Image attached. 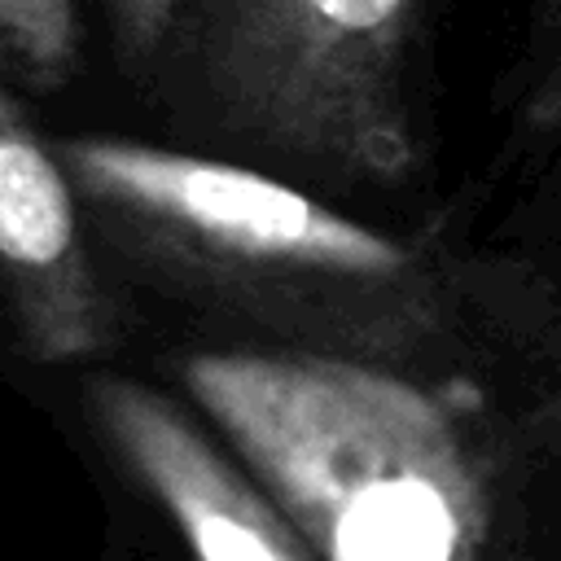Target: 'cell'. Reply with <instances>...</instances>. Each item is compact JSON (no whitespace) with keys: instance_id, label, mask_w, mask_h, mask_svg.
Masks as SVG:
<instances>
[{"instance_id":"obj_1","label":"cell","mask_w":561,"mask_h":561,"mask_svg":"<svg viewBox=\"0 0 561 561\" xmlns=\"http://www.w3.org/2000/svg\"><path fill=\"white\" fill-rule=\"evenodd\" d=\"M57 158L114 254L280 351L399 373L447 337L438 267L289 180L118 136L57 140Z\"/></svg>"},{"instance_id":"obj_2","label":"cell","mask_w":561,"mask_h":561,"mask_svg":"<svg viewBox=\"0 0 561 561\" xmlns=\"http://www.w3.org/2000/svg\"><path fill=\"white\" fill-rule=\"evenodd\" d=\"M180 381L320 561H482V478L394 368L250 346L184 355Z\"/></svg>"},{"instance_id":"obj_3","label":"cell","mask_w":561,"mask_h":561,"mask_svg":"<svg viewBox=\"0 0 561 561\" xmlns=\"http://www.w3.org/2000/svg\"><path fill=\"white\" fill-rule=\"evenodd\" d=\"M416 39L421 0H188L167 57L197 131L311 180L390 184L416 162Z\"/></svg>"},{"instance_id":"obj_4","label":"cell","mask_w":561,"mask_h":561,"mask_svg":"<svg viewBox=\"0 0 561 561\" xmlns=\"http://www.w3.org/2000/svg\"><path fill=\"white\" fill-rule=\"evenodd\" d=\"M88 408L131 478L171 513L197 561H320L289 513L241 473L171 399L127 377H92Z\"/></svg>"},{"instance_id":"obj_5","label":"cell","mask_w":561,"mask_h":561,"mask_svg":"<svg viewBox=\"0 0 561 561\" xmlns=\"http://www.w3.org/2000/svg\"><path fill=\"white\" fill-rule=\"evenodd\" d=\"M0 254L18 342L35 364L83 359L114 342V311L79 232L75 180L26 123L13 83L0 101Z\"/></svg>"},{"instance_id":"obj_6","label":"cell","mask_w":561,"mask_h":561,"mask_svg":"<svg viewBox=\"0 0 561 561\" xmlns=\"http://www.w3.org/2000/svg\"><path fill=\"white\" fill-rule=\"evenodd\" d=\"M0 48L13 88L57 92L79 66L75 0H0Z\"/></svg>"},{"instance_id":"obj_7","label":"cell","mask_w":561,"mask_h":561,"mask_svg":"<svg viewBox=\"0 0 561 561\" xmlns=\"http://www.w3.org/2000/svg\"><path fill=\"white\" fill-rule=\"evenodd\" d=\"M184 4L188 0H101L114 44H118V57L131 70L149 75L167 57V44L180 26Z\"/></svg>"}]
</instances>
